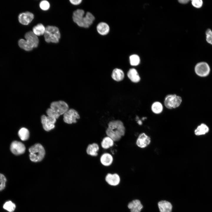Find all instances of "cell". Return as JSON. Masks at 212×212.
I'll return each instance as SVG.
<instances>
[{"instance_id":"1","label":"cell","mask_w":212,"mask_h":212,"mask_svg":"<svg viewBox=\"0 0 212 212\" xmlns=\"http://www.w3.org/2000/svg\"><path fill=\"white\" fill-rule=\"evenodd\" d=\"M105 131L107 136L112 138L115 142L120 141L125 133V128L123 122L120 120L110 121L108 124Z\"/></svg>"},{"instance_id":"2","label":"cell","mask_w":212,"mask_h":212,"mask_svg":"<svg viewBox=\"0 0 212 212\" xmlns=\"http://www.w3.org/2000/svg\"><path fill=\"white\" fill-rule=\"evenodd\" d=\"M84 11L81 9H77L73 13V20L79 26L87 28L93 23L95 19L94 15L90 12H87L85 15Z\"/></svg>"},{"instance_id":"3","label":"cell","mask_w":212,"mask_h":212,"mask_svg":"<svg viewBox=\"0 0 212 212\" xmlns=\"http://www.w3.org/2000/svg\"><path fill=\"white\" fill-rule=\"evenodd\" d=\"M68 109V105L64 101L61 100L54 101L51 104L50 108L47 109L46 112L48 116L57 119L60 115L64 114Z\"/></svg>"},{"instance_id":"4","label":"cell","mask_w":212,"mask_h":212,"mask_svg":"<svg viewBox=\"0 0 212 212\" xmlns=\"http://www.w3.org/2000/svg\"><path fill=\"white\" fill-rule=\"evenodd\" d=\"M25 38L26 40L21 39L18 41L19 45L21 48L29 51L38 46L39 39L37 36L32 31H29L26 33Z\"/></svg>"},{"instance_id":"5","label":"cell","mask_w":212,"mask_h":212,"mask_svg":"<svg viewBox=\"0 0 212 212\" xmlns=\"http://www.w3.org/2000/svg\"><path fill=\"white\" fill-rule=\"evenodd\" d=\"M44 35L45 40L47 43H57L60 38L59 29L54 26H47Z\"/></svg>"},{"instance_id":"6","label":"cell","mask_w":212,"mask_h":212,"mask_svg":"<svg viewBox=\"0 0 212 212\" xmlns=\"http://www.w3.org/2000/svg\"><path fill=\"white\" fill-rule=\"evenodd\" d=\"M29 158L34 162L41 161L44 158L45 151L43 146L40 144L37 143L31 147L29 149Z\"/></svg>"},{"instance_id":"7","label":"cell","mask_w":212,"mask_h":212,"mask_svg":"<svg viewBox=\"0 0 212 212\" xmlns=\"http://www.w3.org/2000/svg\"><path fill=\"white\" fill-rule=\"evenodd\" d=\"M182 102V99L180 96L175 94H170L165 97L164 104L167 108L171 109L179 106Z\"/></svg>"},{"instance_id":"8","label":"cell","mask_w":212,"mask_h":212,"mask_svg":"<svg viewBox=\"0 0 212 212\" xmlns=\"http://www.w3.org/2000/svg\"><path fill=\"white\" fill-rule=\"evenodd\" d=\"M80 118V116L75 110L71 109L63 114L64 121L68 124H71L77 122V120Z\"/></svg>"},{"instance_id":"9","label":"cell","mask_w":212,"mask_h":212,"mask_svg":"<svg viewBox=\"0 0 212 212\" xmlns=\"http://www.w3.org/2000/svg\"><path fill=\"white\" fill-rule=\"evenodd\" d=\"M210 70L209 65L205 62H201L197 63L195 67L196 74L201 77H205L208 75Z\"/></svg>"},{"instance_id":"10","label":"cell","mask_w":212,"mask_h":212,"mask_svg":"<svg viewBox=\"0 0 212 212\" xmlns=\"http://www.w3.org/2000/svg\"><path fill=\"white\" fill-rule=\"evenodd\" d=\"M41 122L44 129L47 131L54 129L56 119L52 117L43 115L41 117Z\"/></svg>"},{"instance_id":"11","label":"cell","mask_w":212,"mask_h":212,"mask_svg":"<svg viewBox=\"0 0 212 212\" xmlns=\"http://www.w3.org/2000/svg\"><path fill=\"white\" fill-rule=\"evenodd\" d=\"M10 149L13 154L16 155H18L24 153L26 148L24 145L21 142L14 141L11 144Z\"/></svg>"},{"instance_id":"12","label":"cell","mask_w":212,"mask_h":212,"mask_svg":"<svg viewBox=\"0 0 212 212\" xmlns=\"http://www.w3.org/2000/svg\"><path fill=\"white\" fill-rule=\"evenodd\" d=\"M151 141L150 137L144 133L140 134L136 141V144L138 146L143 148L146 147L150 143Z\"/></svg>"},{"instance_id":"13","label":"cell","mask_w":212,"mask_h":212,"mask_svg":"<svg viewBox=\"0 0 212 212\" xmlns=\"http://www.w3.org/2000/svg\"><path fill=\"white\" fill-rule=\"evenodd\" d=\"M34 18V14L28 11L21 13L18 16L19 22L21 24L25 25L29 24Z\"/></svg>"},{"instance_id":"14","label":"cell","mask_w":212,"mask_h":212,"mask_svg":"<svg viewBox=\"0 0 212 212\" xmlns=\"http://www.w3.org/2000/svg\"><path fill=\"white\" fill-rule=\"evenodd\" d=\"M105 180L109 184L112 186H116L119 183L120 178L119 175L116 173H108L106 176Z\"/></svg>"},{"instance_id":"15","label":"cell","mask_w":212,"mask_h":212,"mask_svg":"<svg viewBox=\"0 0 212 212\" xmlns=\"http://www.w3.org/2000/svg\"><path fill=\"white\" fill-rule=\"evenodd\" d=\"M100 161L102 165L108 167L111 165L113 163V158L110 154L105 153L102 154L101 156Z\"/></svg>"},{"instance_id":"16","label":"cell","mask_w":212,"mask_h":212,"mask_svg":"<svg viewBox=\"0 0 212 212\" xmlns=\"http://www.w3.org/2000/svg\"><path fill=\"white\" fill-rule=\"evenodd\" d=\"M99 150L98 145L96 143L89 144L86 148V152L87 155L92 157H96L98 155Z\"/></svg>"},{"instance_id":"17","label":"cell","mask_w":212,"mask_h":212,"mask_svg":"<svg viewBox=\"0 0 212 212\" xmlns=\"http://www.w3.org/2000/svg\"><path fill=\"white\" fill-rule=\"evenodd\" d=\"M128 207L130 210L131 212H140L143 208V206L138 200H135L130 202Z\"/></svg>"},{"instance_id":"18","label":"cell","mask_w":212,"mask_h":212,"mask_svg":"<svg viewBox=\"0 0 212 212\" xmlns=\"http://www.w3.org/2000/svg\"><path fill=\"white\" fill-rule=\"evenodd\" d=\"M158 206L160 212H172V205L168 201H160L158 203Z\"/></svg>"},{"instance_id":"19","label":"cell","mask_w":212,"mask_h":212,"mask_svg":"<svg viewBox=\"0 0 212 212\" xmlns=\"http://www.w3.org/2000/svg\"><path fill=\"white\" fill-rule=\"evenodd\" d=\"M97 30L98 33L101 35H105L109 32L110 27L106 23L100 22L97 25Z\"/></svg>"},{"instance_id":"20","label":"cell","mask_w":212,"mask_h":212,"mask_svg":"<svg viewBox=\"0 0 212 212\" xmlns=\"http://www.w3.org/2000/svg\"><path fill=\"white\" fill-rule=\"evenodd\" d=\"M127 76L133 82H139L140 78L137 71L134 68L130 69L127 73Z\"/></svg>"},{"instance_id":"21","label":"cell","mask_w":212,"mask_h":212,"mask_svg":"<svg viewBox=\"0 0 212 212\" xmlns=\"http://www.w3.org/2000/svg\"><path fill=\"white\" fill-rule=\"evenodd\" d=\"M111 77L112 78L117 82L122 80L124 77L123 71L120 69L115 68L112 71Z\"/></svg>"},{"instance_id":"22","label":"cell","mask_w":212,"mask_h":212,"mask_svg":"<svg viewBox=\"0 0 212 212\" xmlns=\"http://www.w3.org/2000/svg\"><path fill=\"white\" fill-rule=\"evenodd\" d=\"M114 144V141L107 136L104 137L101 143V146L105 149H107L113 147Z\"/></svg>"},{"instance_id":"23","label":"cell","mask_w":212,"mask_h":212,"mask_svg":"<svg viewBox=\"0 0 212 212\" xmlns=\"http://www.w3.org/2000/svg\"><path fill=\"white\" fill-rule=\"evenodd\" d=\"M209 131L208 126L205 124L202 123L198 126L194 131L195 134L197 136L204 135Z\"/></svg>"},{"instance_id":"24","label":"cell","mask_w":212,"mask_h":212,"mask_svg":"<svg viewBox=\"0 0 212 212\" xmlns=\"http://www.w3.org/2000/svg\"><path fill=\"white\" fill-rule=\"evenodd\" d=\"M32 32L37 36L44 35L45 28L42 24L39 23L34 26L33 28Z\"/></svg>"},{"instance_id":"25","label":"cell","mask_w":212,"mask_h":212,"mask_svg":"<svg viewBox=\"0 0 212 212\" xmlns=\"http://www.w3.org/2000/svg\"><path fill=\"white\" fill-rule=\"evenodd\" d=\"M152 112L156 114L160 113L162 112L163 109V105L159 102H155L152 105L151 107Z\"/></svg>"},{"instance_id":"26","label":"cell","mask_w":212,"mask_h":212,"mask_svg":"<svg viewBox=\"0 0 212 212\" xmlns=\"http://www.w3.org/2000/svg\"><path fill=\"white\" fill-rule=\"evenodd\" d=\"M18 134L20 139L22 141L27 140L29 137V131L27 129L24 127L22 128L19 130Z\"/></svg>"},{"instance_id":"27","label":"cell","mask_w":212,"mask_h":212,"mask_svg":"<svg viewBox=\"0 0 212 212\" xmlns=\"http://www.w3.org/2000/svg\"><path fill=\"white\" fill-rule=\"evenodd\" d=\"M3 208L9 212H13L15 210L16 206L12 201H9L6 202L4 204Z\"/></svg>"},{"instance_id":"28","label":"cell","mask_w":212,"mask_h":212,"mask_svg":"<svg viewBox=\"0 0 212 212\" xmlns=\"http://www.w3.org/2000/svg\"><path fill=\"white\" fill-rule=\"evenodd\" d=\"M129 59L130 64L132 66H137L140 63V58L137 54H134L131 55Z\"/></svg>"},{"instance_id":"29","label":"cell","mask_w":212,"mask_h":212,"mask_svg":"<svg viewBox=\"0 0 212 212\" xmlns=\"http://www.w3.org/2000/svg\"><path fill=\"white\" fill-rule=\"evenodd\" d=\"M6 179L5 176L0 173V191L3 190L5 188Z\"/></svg>"},{"instance_id":"30","label":"cell","mask_w":212,"mask_h":212,"mask_svg":"<svg viewBox=\"0 0 212 212\" xmlns=\"http://www.w3.org/2000/svg\"><path fill=\"white\" fill-rule=\"evenodd\" d=\"M39 6L42 10L44 11L47 10L49 8L50 4L47 1L43 0L40 2Z\"/></svg>"},{"instance_id":"31","label":"cell","mask_w":212,"mask_h":212,"mask_svg":"<svg viewBox=\"0 0 212 212\" xmlns=\"http://www.w3.org/2000/svg\"><path fill=\"white\" fill-rule=\"evenodd\" d=\"M206 40L208 43L212 45V32L209 29H207L206 32Z\"/></svg>"},{"instance_id":"32","label":"cell","mask_w":212,"mask_h":212,"mask_svg":"<svg viewBox=\"0 0 212 212\" xmlns=\"http://www.w3.org/2000/svg\"><path fill=\"white\" fill-rule=\"evenodd\" d=\"M193 6L197 8L201 7L203 5V2L202 0H193L191 1Z\"/></svg>"},{"instance_id":"33","label":"cell","mask_w":212,"mask_h":212,"mask_svg":"<svg viewBox=\"0 0 212 212\" xmlns=\"http://www.w3.org/2000/svg\"><path fill=\"white\" fill-rule=\"evenodd\" d=\"M70 3L74 5H78L80 4L82 1V0H70Z\"/></svg>"},{"instance_id":"34","label":"cell","mask_w":212,"mask_h":212,"mask_svg":"<svg viewBox=\"0 0 212 212\" xmlns=\"http://www.w3.org/2000/svg\"><path fill=\"white\" fill-rule=\"evenodd\" d=\"M189 1V0H179V3L182 4H186L188 3Z\"/></svg>"},{"instance_id":"35","label":"cell","mask_w":212,"mask_h":212,"mask_svg":"<svg viewBox=\"0 0 212 212\" xmlns=\"http://www.w3.org/2000/svg\"><path fill=\"white\" fill-rule=\"evenodd\" d=\"M138 122V123L140 125H141L142 123V122L140 120H139Z\"/></svg>"}]
</instances>
